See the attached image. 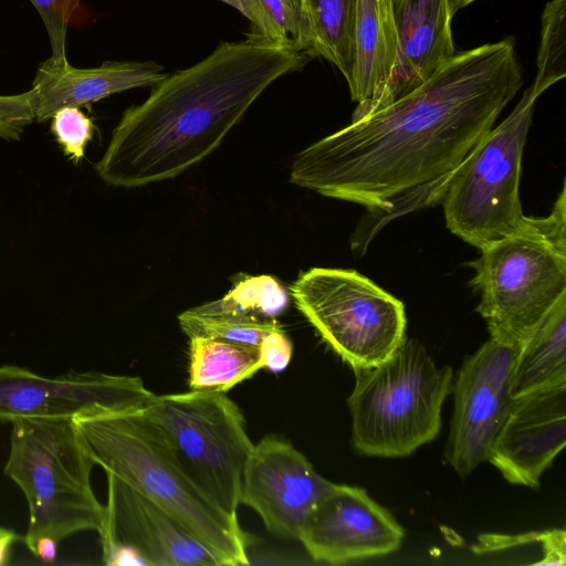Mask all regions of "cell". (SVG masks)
<instances>
[{
    "label": "cell",
    "instance_id": "obj_14",
    "mask_svg": "<svg viewBox=\"0 0 566 566\" xmlns=\"http://www.w3.org/2000/svg\"><path fill=\"white\" fill-rule=\"evenodd\" d=\"M403 533L364 489L334 483L308 512L297 541L314 560L344 564L395 552Z\"/></svg>",
    "mask_w": 566,
    "mask_h": 566
},
{
    "label": "cell",
    "instance_id": "obj_8",
    "mask_svg": "<svg viewBox=\"0 0 566 566\" xmlns=\"http://www.w3.org/2000/svg\"><path fill=\"white\" fill-rule=\"evenodd\" d=\"M539 97L528 86L510 115L492 127L450 178L442 203L448 229L481 250L522 222V158Z\"/></svg>",
    "mask_w": 566,
    "mask_h": 566
},
{
    "label": "cell",
    "instance_id": "obj_29",
    "mask_svg": "<svg viewBox=\"0 0 566 566\" xmlns=\"http://www.w3.org/2000/svg\"><path fill=\"white\" fill-rule=\"evenodd\" d=\"M258 348L262 369L272 373L283 371L293 354V344L281 326L265 335Z\"/></svg>",
    "mask_w": 566,
    "mask_h": 566
},
{
    "label": "cell",
    "instance_id": "obj_1",
    "mask_svg": "<svg viewBox=\"0 0 566 566\" xmlns=\"http://www.w3.org/2000/svg\"><path fill=\"white\" fill-rule=\"evenodd\" d=\"M522 85L513 38L457 52L410 93L300 151L290 182L365 207L350 239L364 254L394 219L440 203Z\"/></svg>",
    "mask_w": 566,
    "mask_h": 566
},
{
    "label": "cell",
    "instance_id": "obj_13",
    "mask_svg": "<svg viewBox=\"0 0 566 566\" xmlns=\"http://www.w3.org/2000/svg\"><path fill=\"white\" fill-rule=\"evenodd\" d=\"M333 484L290 441L269 434L253 444L241 504L255 511L272 534L297 539L308 512Z\"/></svg>",
    "mask_w": 566,
    "mask_h": 566
},
{
    "label": "cell",
    "instance_id": "obj_33",
    "mask_svg": "<svg viewBox=\"0 0 566 566\" xmlns=\"http://www.w3.org/2000/svg\"><path fill=\"white\" fill-rule=\"evenodd\" d=\"M474 1L476 0H449L452 14L454 15L459 10L463 9L464 7L471 4Z\"/></svg>",
    "mask_w": 566,
    "mask_h": 566
},
{
    "label": "cell",
    "instance_id": "obj_5",
    "mask_svg": "<svg viewBox=\"0 0 566 566\" xmlns=\"http://www.w3.org/2000/svg\"><path fill=\"white\" fill-rule=\"evenodd\" d=\"M6 475L22 491L30 549L41 536L61 542L76 533L98 532L102 504L92 488L96 464L71 418H20L11 421Z\"/></svg>",
    "mask_w": 566,
    "mask_h": 566
},
{
    "label": "cell",
    "instance_id": "obj_23",
    "mask_svg": "<svg viewBox=\"0 0 566 566\" xmlns=\"http://www.w3.org/2000/svg\"><path fill=\"white\" fill-rule=\"evenodd\" d=\"M287 303L284 287L274 277L258 275L241 280L222 298L202 306L216 312L275 319Z\"/></svg>",
    "mask_w": 566,
    "mask_h": 566
},
{
    "label": "cell",
    "instance_id": "obj_3",
    "mask_svg": "<svg viewBox=\"0 0 566 566\" xmlns=\"http://www.w3.org/2000/svg\"><path fill=\"white\" fill-rule=\"evenodd\" d=\"M140 410L99 411L73 421L106 473L171 515L221 566L249 565L248 537L238 520L199 489Z\"/></svg>",
    "mask_w": 566,
    "mask_h": 566
},
{
    "label": "cell",
    "instance_id": "obj_25",
    "mask_svg": "<svg viewBox=\"0 0 566 566\" xmlns=\"http://www.w3.org/2000/svg\"><path fill=\"white\" fill-rule=\"evenodd\" d=\"M527 544H541L542 559L535 565L566 564V533L564 530H547L523 534H482L472 551L478 554L510 549Z\"/></svg>",
    "mask_w": 566,
    "mask_h": 566
},
{
    "label": "cell",
    "instance_id": "obj_18",
    "mask_svg": "<svg viewBox=\"0 0 566 566\" xmlns=\"http://www.w3.org/2000/svg\"><path fill=\"white\" fill-rule=\"evenodd\" d=\"M397 52L391 0H356L355 66L348 87L357 106L352 122L375 109L387 88Z\"/></svg>",
    "mask_w": 566,
    "mask_h": 566
},
{
    "label": "cell",
    "instance_id": "obj_22",
    "mask_svg": "<svg viewBox=\"0 0 566 566\" xmlns=\"http://www.w3.org/2000/svg\"><path fill=\"white\" fill-rule=\"evenodd\" d=\"M178 322L189 338H216L256 347L265 335L281 326L276 319L216 312L202 305L179 314Z\"/></svg>",
    "mask_w": 566,
    "mask_h": 566
},
{
    "label": "cell",
    "instance_id": "obj_11",
    "mask_svg": "<svg viewBox=\"0 0 566 566\" xmlns=\"http://www.w3.org/2000/svg\"><path fill=\"white\" fill-rule=\"evenodd\" d=\"M99 531L105 565L221 566L171 515L112 473Z\"/></svg>",
    "mask_w": 566,
    "mask_h": 566
},
{
    "label": "cell",
    "instance_id": "obj_4",
    "mask_svg": "<svg viewBox=\"0 0 566 566\" xmlns=\"http://www.w3.org/2000/svg\"><path fill=\"white\" fill-rule=\"evenodd\" d=\"M490 338L520 347L566 296V190L548 216H525L510 234L468 264Z\"/></svg>",
    "mask_w": 566,
    "mask_h": 566
},
{
    "label": "cell",
    "instance_id": "obj_15",
    "mask_svg": "<svg viewBox=\"0 0 566 566\" xmlns=\"http://www.w3.org/2000/svg\"><path fill=\"white\" fill-rule=\"evenodd\" d=\"M566 443V380L515 397L486 461L512 484L537 488Z\"/></svg>",
    "mask_w": 566,
    "mask_h": 566
},
{
    "label": "cell",
    "instance_id": "obj_28",
    "mask_svg": "<svg viewBox=\"0 0 566 566\" xmlns=\"http://www.w3.org/2000/svg\"><path fill=\"white\" fill-rule=\"evenodd\" d=\"M35 120V93L0 95V138L19 140L24 129Z\"/></svg>",
    "mask_w": 566,
    "mask_h": 566
},
{
    "label": "cell",
    "instance_id": "obj_24",
    "mask_svg": "<svg viewBox=\"0 0 566 566\" xmlns=\"http://www.w3.org/2000/svg\"><path fill=\"white\" fill-rule=\"evenodd\" d=\"M566 0L548 1L542 13L536 76L532 83L541 96L566 75Z\"/></svg>",
    "mask_w": 566,
    "mask_h": 566
},
{
    "label": "cell",
    "instance_id": "obj_21",
    "mask_svg": "<svg viewBox=\"0 0 566 566\" xmlns=\"http://www.w3.org/2000/svg\"><path fill=\"white\" fill-rule=\"evenodd\" d=\"M261 369L256 346L207 337L189 338L190 390L227 392Z\"/></svg>",
    "mask_w": 566,
    "mask_h": 566
},
{
    "label": "cell",
    "instance_id": "obj_12",
    "mask_svg": "<svg viewBox=\"0 0 566 566\" xmlns=\"http://www.w3.org/2000/svg\"><path fill=\"white\" fill-rule=\"evenodd\" d=\"M142 378L71 370L56 377L0 366V420L75 418L99 411L140 410L154 398Z\"/></svg>",
    "mask_w": 566,
    "mask_h": 566
},
{
    "label": "cell",
    "instance_id": "obj_27",
    "mask_svg": "<svg viewBox=\"0 0 566 566\" xmlns=\"http://www.w3.org/2000/svg\"><path fill=\"white\" fill-rule=\"evenodd\" d=\"M46 29L53 61L66 59V33L81 0H30Z\"/></svg>",
    "mask_w": 566,
    "mask_h": 566
},
{
    "label": "cell",
    "instance_id": "obj_34",
    "mask_svg": "<svg viewBox=\"0 0 566 566\" xmlns=\"http://www.w3.org/2000/svg\"><path fill=\"white\" fill-rule=\"evenodd\" d=\"M295 1H298V2H300V0H295ZM300 6H301V4H300Z\"/></svg>",
    "mask_w": 566,
    "mask_h": 566
},
{
    "label": "cell",
    "instance_id": "obj_31",
    "mask_svg": "<svg viewBox=\"0 0 566 566\" xmlns=\"http://www.w3.org/2000/svg\"><path fill=\"white\" fill-rule=\"evenodd\" d=\"M57 543L53 537L44 535L33 543L30 551L43 562L51 563L56 557Z\"/></svg>",
    "mask_w": 566,
    "mask_h": 566
},
{
    "label": "cell",
    "instance_id": "obj_17",
    "mask_svg": "<svg viewBox=\"0 0 566 566\" xmlns=\"http://www.w3.org/2000/svg\"><path fill=\"white\" fill-rule=\"evenodd\" d=\"M154 61H105L99 66L78 69L67 59L42 62L32 82L35 120H49L63 107H83L113 94L153 87L167 76Z\"/></svg>",
    "mask_w": 566,
    "mask_h": 566
},
{
    "label": "cell",
    "instance_id": "obj_2",
    "mask_svg": "<svg viewBox=\"0 0 566 566\" xmlns=\"http://www.w3.org/2000/svg\"><path fill=\"white\" fill-rule=\"evenodd\" d=\"M310 59L292 44L253 34L221 42L123 113L94 165L97 176L113 187L137 188L182 174L221 144L271 84Z\"/></svg>",
    "mask_w": 566,
    "mask_h": 566
},
{
    "label": "cell",
    "instance_id": "obj_26",
    "mask_svg": "<svg viewBox=\"0 0 566 566\" xmlns=\"http://www.w3.org/2000/svg\"><path fill=\"white\" fill-rule=\"evenodd\" d=\"M51 132L64 155L78 164L93 137L94 125L80 107H63L52 116Z\"/></svg>",
    "mask_w": 566,
    "mask_h": 566
},
{
    "label": "cell",
    "instance_id": "obj_20",
    "mask_svg": "<svg viewBox=\"0 0 566 566\" xmlns=\"http://www.w3.org/2000/svg\"><path fill=\"white\" fill-rule=\"evenodd\" d=\"M306 54L334 65L349 85L355 66L356 0H300Z\"/></svg>",
    "mask_w": 566,
    "mask_h": 566
},
{
    "label": "cell",
    "instance_id": "obj_9",
    "mask_svg": "<svg viewBox=\"0 0 566 566\" xmlns=\"http://www.w3.org/2000/svg\"><path fill=\"white\" fill-rule=\"evenodd\" d=\"M297 310L353 369L388 358L406 337L403 303L355 270L312 268L291 287Z\"/></svg>",
    "mask_w": 566,
    "mask_h": 566
},
{
    "label": "cell",
    "instance_id": "obj_16",
    "mask_svg": "<svg viewBox=\"0 0 566 566\" xmlns=\"http://www.w3.org/2000/svg\"><path fill=\"white\" fill-rule=\"evenodd\" d=\"M391 6L397 59L387 88L371 113L428 81L457 53L449 0H391Z\"/></svg>",
    "mask_w": 566,
    "mask_h": 566
},
{
    "label": "cell",
    "instance_id": "obj_10",
    "mask_svg": "<svg viewBox=\"0 0 566 566\" xmlns=\"http://www.w3.org/2000/svg\"><path fill=\"white\" fill-rule=\"evenodd\" d=\"M517 352L516 346L490 338L464 359L458 373L444 458L462 478L486 461L490 447L510 412Z\"/></svg>",
    "mask_w": 566,
    "mask_h": 566
},
{
    "label": "cell",
    "instance_id": "obj_19",
    "mask_svg": "<svg viewBox=\"0 0 566 566\" xmlns=\"http://www.w3.org/2000/svg\"><path fill=\"white\" fill-rule=\"evenodd\" d=\"M566 380V296L518 347L513 376V398Z\"/></svg>",
    "mask_w": 566,
    "mask_h": 566
},
{
    "label": "cell",
    "instance_id": "obj_30",
    "mask_svg": "<svg viewBox=\"0 0 566 566\" xmlns=\"http://www.w3.org/2000/svg\"><path fill=\"white\" fill-rule=\"evenodd\" d=\"M247 18L253 28L252 34L264 40L287 43L260 0H218ZM290 44V43H289Z\"/></svg>",
    "mask_w": 566,
    "mask_h": 566
},
{
    "label": "cell",
    "instance_id": "obj_6",
    "mask_svg": "<svg viewBox=\"0 0 566 566\" xmlns=\"http://www.w3.org/2000/svg\"><path fill=\"white\" fill-rule=\"evenodd\" d=\"M354 371L347 405L358 452L406 457L437 438L453 380L450 366L438 367L418 340L405 337L388 358Z\"/></svg>",
    "mask_w": 566,
    "mask_h": 566
},
{
    "label": "cell",
    "instance_id": "obj_32",
    "mask_svg": "<svg viewBox=\"0 0 566 566\" xmlns=\"http://www.w3.org/2000/svg\"><path fill=\"white\" fill-rule=\"evenodd\" d=\"M17 541L13 531L0 526V565H4L10 555L11 547Z\"/></svg>",
    "mask_w": 566,
    "mask_h": 566
},
{
    "label": "cell",
    "instance_id": "obj_7",
    "mask_svg": "<svg viewBox=\"0 0 566 566\" xmlns=\"http://www.w3.org/2000/svg\"><path fill=\"white\" fill-rule=\"evenodd\" d=\"M140 412L199 489L238 520L243 474L254 443L241 410L227 392L156 395Z\"/></svg>",
    "mask_w": 566,
    "mask_h": 566
}]
</instances>
